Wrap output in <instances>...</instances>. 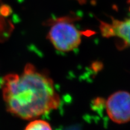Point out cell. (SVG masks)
<instances>
[{
    "instance_id": "6da1fadb",
    "label": "cell",
    "mask_w": 130,
    "mask_h": 130,
    "mask_svg": "<svg viewBox=\"0 0 130 130\" xmlns=\"http://www.w3.org/2000/svg\"><path fill=\"white\" fill-rule=\"evenodd\" d=\"M1 88L6 110L21 119H36L60 105L53 79L31 63L26 64L20 74L5 75Z\"/></svg>"
},
{
    "instance_id": "7a4b0ae2",
    "label": "cell",
    "mask_w": 130,
    "mask_h": 130,
    "mask_svg": "<svg viewBox=\"0 0 130 130\" xmlns=\"http://www.w3.org/2000/svg\"><path fill=\"white\" fill-rule=\"evenodd\" d=\"M48 38L56 50L66 53L79 46L81 33L73 24L65 19H59L51 25Z\"/></svg>"
},
{
    "instance_id": "3957f363",
    "label": "cell",
    "mask_w": 130,
    "mask_h": 130,
    "mask_svg": "<svg viewBox=\"0 0 130 130\" xmlns=\"http://www.w3.org/2000/svg\"><path fill=\"white\" fill-rule=\"evenodd\" d=\"M107 115L113 122L123 124L130 122V93L118 91L111 94L106 101Z\"/></svg>"
},
{
    "instance_id": "277c9868",
    "label": "cell",
    "mask_w": 130,
    "mask_h": 130,
    "mask_svg": "<svg viewBox=\"0 0 130 130\" xmlns=\"http://www.w3.org/2000/svg\"><path fill=\"white\" fill-rule=\"evenodd\" d=\"M100 28L103 37L119 39L125 46H130V16L123 20L113 19L109 23L101 22Z\"/></svg>"
},
{
    "instance_id": "5b68a950",
    "label": "cell",
    "mask_w": 130,
    "mask_h": 130,
    "mask_svg": "<svg viewBox=\"0 0 130 130\" xmlns=\"http://www.w3.org/2000/svg\"><path fill=\"white\" fill-rule=\"evenodd\" d=\"M24 130H53L48 122L37 119L30 122Z\"/></svg>"
}]
</instances>
